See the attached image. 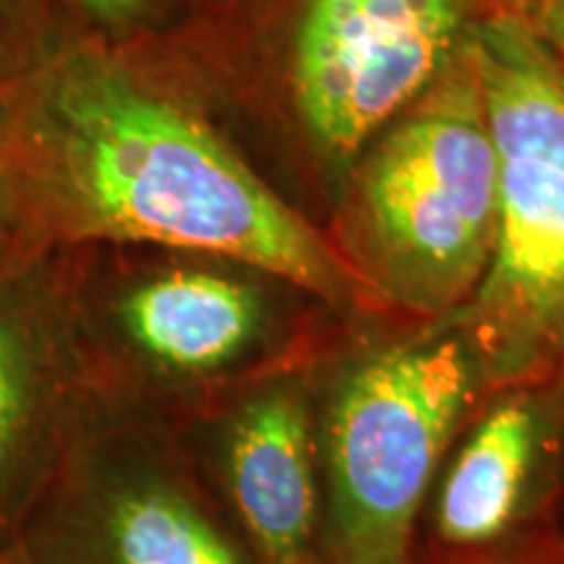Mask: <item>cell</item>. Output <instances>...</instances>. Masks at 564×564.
I'll list each match as a JSON object with an SVG mask.
<instances>
[{"label":"cell","instance_id":"cell-1","mask_svg":"<svg viewBox=\"0 0 564 564\" xmlns=\"http://www.w3.org/2000/svg\"><path fill=\"white\" fill-rule=\"evenodd\" d=\"M0 154L21 241L139 243L270 272L343 303L364 288L217 126L154 40H76L6 84Z\"/></svg>","mask_w":564,"mask_h":564},{"label":"cell","instance_id":"cell-2","mask_svg":"<svg viewBox=\"0 0 564 564\" xmlns=\"http://www.w3.org/2000/svg\"><path fill=\"white\" fill-rule=\"evenodd\" d=\"M356 173L348 236L398 303L447 314L474 299L497 236L499 167L468 40L382 129Z\"/></svg>","mask_w":564,"mask_h":564},{"label":"cell","instance_id":"cell-3","mask_svg":"<svg viewBox=\"0 0 564 564\" xmlns=\"http://www.w3.org/2000/svg\"><path fill=\"white\" fill-rule=\"evenodd\" d=\"M497 150V236L470 299L478 352L510 377L564 352V61L523 13L468 32Z\"/></svg>","mask_w":564,"mask_h":564},{"label":"cell","instance_id":"cell-4","mask_svg":"<svg viewBox=\"0 0 564 564\" xmlns=\"http://www.w3.org/2000/svg\"><path fill=\"white\" fill-rule=\"evenodd\" d=\"M460 337L379 352L345 379L329 411L337 564H403L413 518L476 382Z\"/></svg>","mask_w":564,"mask_h":564},{"label":"cell","instance_id":"cell-5","mask_svg":"<svg viewBox=\"0 0 564 564\" xmlns=\"http://www.w3.org/2000/svg\"><path fill=\"white\" fill-rule=\"evenodd\" d=\"M230 489L264 564H312L316 484L306 405L270 392L241 413L228 455Z\"/></svg>","mask_w":564,"mask_h":564},{"label":"cell","instance_id":"cell-6","mask_svg":"<svg viewBox=\"0 0 564 564\" xmlns=\"http://www.w3.org/2000/svg\"><path fill=\"white\" fill-rule=\"evenodd\" d=\"M116 319L147 358L196 373L220 369L249 348L262 306L232 274L171 264L131 282L118 295Z\"/></svg>","mask_w":564,"mask_h":564},{"label":"cell","instance_id":"cell-7","mask_svg":"<svg viewBox=\"0 0 564 564\" xmlns=\"http://www.w3.org/2000/svg\"><path fill=\"white\" fill-rule=\"evenodd\" d=\"M535 447L525 403H502L478 423L444 481L436 528L457 546L486 544L510 525Z\"/></svg>","mask_w":564,"mask_h":564},{"label":"cell","instance_id":"cell-8","mask_svg":"<svg viewBox=\"0 0 564 564\" xmlns=\"http://www.w3.org/2000/svg\"><path fill=\"white\" fill-rule=\"evenodd\" d=\"M105 544L108 564H238L207 518L167 486L141 484L118 494Z\"/></svg>","mask_w":564,"mask_h":564},{"label":"cell","instance_id":"cell-9","mask_svg":"<svg viewBox=\"0 0 564 564\" xmlns=\"http://www.w3.org/2000/svg\"><path fill=\"white\" fill-rule=\"evenodd\" d=\"M45 251L17 246L0 257V474L24 421L32 356L58 314Z\"/></svg>","mask_w":564,"mask_h":564},{"label":"cell","instance_id":"cell-10","mask_svg":"<svg viewBox=\"0 0 564 564\" xmlns=\"http://www.w3.org/2000/svg\"><path fill=\"white\" fill-rule=\"evenodd\" d=\"M68 42L53 0H0V84L30 76Z\"/></svg>","mask_w":564,"mask_h":564},{"label":"cell","instance_id":"cell-11","mask_svg":"<svg viewBox=\"0 0 564 564\" xmlns=\"http://www.w3.org/2000/svg\"><path fill=\"white\" fill-rule=\"evenodd\" d=\"M70 40L131 45L158 37V24L175 0H53Z\"/></svg>","mask_w":564,"mask_h":564},{"label":"cell","instance_id":"cell-12","mask_svg":"<svg viewBox=\"0 0 564 564\" xmlns=\"http://www.w3.org/2000/svg\"><path fill=\"white\" fill-rule=\"evenodd\" d=\"M552 51L564 61V0H528L520 11Z\"/></svg>","mask_w":564,"mask_h":564},{"label":"cell","instance_id":"cell-13","mask_svg":"<svg viewBox=\"0 0 564 564\" xmlns=\"http://www.w3.org/2000/svg\"><path fill=\"white\" fill-rule=\"evenodd\" d=\"M3 95H6V84H0V131H3ZM21 243L24 241H21L17 220H13L9 183H6V173H3V154H0V257L9 253L11 249H17Z\"/></svg>","mask_w":564,"mask_h":564}]
</instances>
